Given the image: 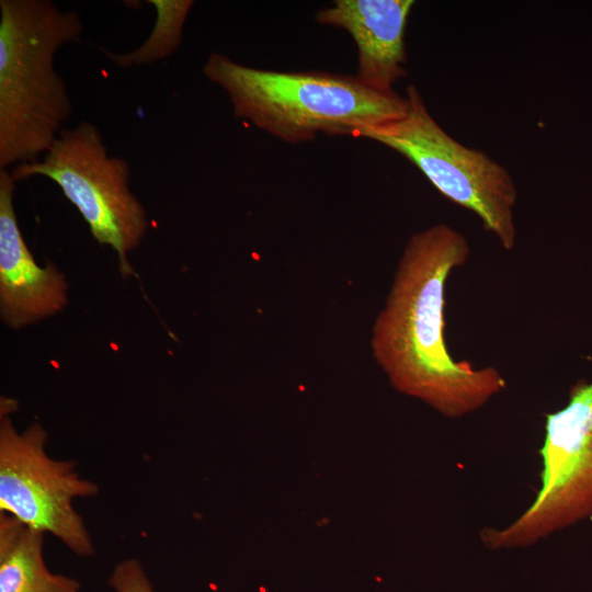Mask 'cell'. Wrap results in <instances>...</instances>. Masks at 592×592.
Listing matches in <instances>:
<instances>
[{
	"instance_id": "1",
	"label": "cell",
	"mask_w": 592,
	"mask_h": 592,
	"mask_svg": "<svg viewBox=\"0 0 592 592\" xmlns=\"http://www.w3.org/2000/svg\"><path fill=\"white\" fill-rule=\"evenodd\" d=\"M469 255L466 237L447 224L413 234L371 337L391 386L448 419L478 411L506 387L496 367L457 361L446 343L447 282Z\"/></svg>"
},
{
	"instance_id": "2",
	"label": "cell",
	"mask_w": 592,
	"mask_h": 592,
	"mask_svg": "<svg viewBox=\"0 0 592 592\" xmlns=\"http://www.w3.org/2000/svg\"><path fill=\"white\" fill-rule=\"evenodd\" d=\"M83 22L50 0H0V169L39 160L72 114L57 52Z\"/></svg>"
},
{
	"instance_id": "3",
	"label": "cell",
	"mask_w": 592,
	"mask_h": 592,
	"mask_svg": "<svg viewBox=\"0 0 592 592\" xmlns=\"http://www.w3.org/2000/svg\"><path fill=\"white\" fill-rule=\"evenodd\" d=\"M203 73L226 92L237 118L288 144L319 133L360 137L407 110L406 96L369 88L356 75L254 68L218 52L207 57Z\"/></svg>"
},
{
	"instance_id": "4",
	"label": "cell",
	"mask_w": 592,
	"mask_h": 592,
	"mask_svg": "<svg viewBox=\"0 0 592 592\" xmlns=\"http://www.w3.org/2000/svg\"><path fill=\"white\" fill-rule=\"evenodd\" d=\"M406 113L365 128L360 137L407 158L447 200L474 212L506 251L516 242L517 191L509 171L486 152L466 147L433 118L413 84L406 91Z\"/></svg>"
},
{
	"instance_id": "5",
	"label": "cell",
	"mask_w": 592,
	"mask_h": 592,
	"mask_svg": "<svg viewBox=\"0 0 592 592\" xmlns=\"http://www.w3.org/2000/svg\"><path fill=\"white\" fill-rule=\"evenodd\" d=\"M13 180L45 177L54 181L77 207L94 239L111 247L118 257L123 277L134 274L128 253L145 237L147 213L129 186V163L109 155L100 129L82 121L64 128L37 161L10 170Z\"/></svg>"
},
{
	"instance_id": "6",
	"label": "cell",
	"mask_w": 592,
	"mask_h": 592,
	"mask_svg": "<svg viewBox=\"0 0 592 592\" xmlns=\"http://www.w3.org/2000/svg\"><path fill=\"white\" fill-rule=\"evenodd\" d=\"M539 454L535 499L508 525L481 530L487 548H526L592 517V380H578L566 406L546 414Z\"/></svg>"
},
{
	"instance_id": "7",
	"label": "cell",
	"mask_w": 592,
	"mask_h": 592,
	"mask_svg": "<svg viewBox=\"0 0 592 592\" xmlns=\"http://www.w3.org/2000/svg\"><path fill=\"white\" fill-rule=\"evenodd\" d=\"M48 433L37 422L19 432L8 413L0 417V513L52 534L79 557L94 554L91 535L73 500L99 493L72 460L46 453Z\"/></svg>"
},
{
	"instance_id": "8",
	"label": "cell",
	"mask_w": 592,
	"mask_h": 592,
	"mask_svg": "<svg viewBox=\"0 0 592 592\" xmlns=\"http://www.w3.org/2000/svg\"><path fill=\"white\" fill-rule=\"evenodd\" d=\"M15 181L0 169V311L14 329L61 311L68 303V283L52 262L39 266L27 249L14 209Z\"/></svg>"
},
{
	"instance_id": "9",
	"label": "cell",
	"mask_w": 592,
	"mask_h": 592,
	"mask_svg": "<svg viewBox=\"0 0 592 592\" xmlns=\"http://www.w3.org/2000/svg\"><path fill=\"white\" fill-rule=\"evenodd\" d=\"M412 0H335L316 14L318 23L345 30L357 48L356 77L378 91L407 76L405 31Z\"/></svg>"
},
{
	"instance_id": "10",
	"label": "cell",
	"mask_w": 592,
	"mask_h": 592,
	"mask_svg": "<svg viewBox=\"0 0 592 592\" xmlns=\"http://www.w3.org/2000/svg\"><path fill=\"white\" fill-rule=\"evenodd\" d=\"M43 532L0 513V592H80V582L53 573L44 560Z\"/></svg>"
},
{
	"instance_id": "11",
	"label": "cell",
	"mask_w": 592,
	"mask_h": 592,
	"mask_svg": "<svg viewBox=\"0 0 592 592\" xmlns=\"http://www.w3.org/2000/svg\"><path fill=\"white\" fill-rule=\"evenodd\" d=\"M156 10V21L146 41L136 49L115 54L103 47L104 53L118 68L147 66L170 57L179 48L185 21L194 5L192 0H148Z\"/></svg>"
},
{
	"instance_id": "12",
	"label": "cell",
	"mask_w": 592,
	"mask_h": 592,
	"mask_svg": "<svg viewBox=\"0 0 592 592\" xmlns=\"http://www.w3.org/2000/svg\"><path fill=\"white\" fill-rule=\"evenodd\" d=\"M114 592H156L139 560L128 558L119 561L109 577Z\"/></svg>"
}]
</instances>
